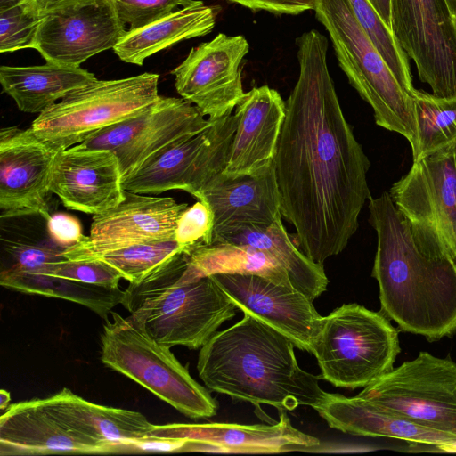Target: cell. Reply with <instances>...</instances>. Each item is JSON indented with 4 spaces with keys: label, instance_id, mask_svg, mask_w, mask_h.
<instances>
[{
    "label": "cell",
    "instance_id": "obj_46",
    "mask_svg": "<svg viewBox=\"0 0 456 456\" xmlns=\"http://www.w3.org/2000/svg\"><path fill=\"white\" fill-rule=\"evenodd\" d=\"M451 10L452 11V12L454 13V15L456 16V0H446Z\"/></svg>",
    "mask_w": 456,
    "mask_h": 456
},
{
    "label": "cell",
    "instance_id": "obj_6",
    "mask_svg": "<svg viewBox=\"0 0 456 456\" xmlns=\"http://www.w3.org/2000/svg\"><path fill=\"white\" fill-rule=\"evenodd\" d=\"M400 351L389 319L354 303L322 316L310 349L321 378L348 389L364 388L392 370Z\"/></svg>",
    "mask_w": 456,
    "mask_h": 456
},
{
    "label": "cell",
    "instance_id": "obj_28",
    "mask_svg": "<svg viewBox=\"0 0 456 456\" xmlns=\"http://www.w3.org/2000/svg\"><path fill=\"white\" fill-rule=\"evenodd\" d=\"M225 241L254 247L274 258L288 273L292 286L314 301L329 283L323 265L310 259L286 231L282 216L266 227H249L223 237Z\"/></svg>",
    "mask_w": 456,
    "mask_h": 456
},
{
    "label": "cell",
    "instance_id": "obj_44",
    "mask_svg": "<svg viewBox=\"0 0 456 456\" xmlns=\"http://www.w3.org/2000/svg\"><path fill=\"white\" fill-rule=\"evenodd\" d=\"M29 0H0V9H7Z\"/></svg>",
    "mask_w": 456,
    "mask_h": 456
},
{
    "label": "cell",
    "instance_id": "obj_19",
    "mask_svg": "<svg viewBox=\"0 0 456 456\" xmlns=\"http://www.w3.org/2000/svg\"><path fill=\"white\" fill-rule=\"evenodd\" d=\"M273 425L172 423L152 425L147 437L185 440L181 452L279 453L319 445V439L294 428L284 410Z\"/></svg>",
    "mask_w": 456,
    "mask_h": 456
},
{
    "label": "cell",
    "instance_id": "obj_23",
    "mask_svg": "<svg viewBox=\"0 0 456 456\" xmlns=\"http://www.w3.org/2000/svg\"><path fill=\"white\" fill-rule=\"evenodd\" d=\"M112 453L49 414L39 399L10 404L0 417V455Z\"/></svg>",
    "mask_w": 456,
    "mask_h": 456
},
{
    "label": "cell",
    "instance_id": "obj_36",
    "mask_svg": "<svg viewBox=\"0 0 456 456\" xmlns=\"http://www.w3.org/2000/svg\"><path fill=\"white\" fill-rule=\"evenodd\" d=\"M214 236V215L210 207L197 200L179 216L175 240L189 252L194 248L212 243Z\"/></svg>",
    "mask_w": 456,
    "mask_h": 456
},
{
    "label": "cell",
    "instance_id": "obj_43",
    "mask_svg": "<svg viewBox=\"0 0 456 456\" xmlns=\"http://www.w3.org/2000/svg\"><path fill=\"white\" fill-rule=\"evenodd\" d=\"M11 396L8 391L2 389L0 391V408L4 410L9 406Z\"/></svg>",
    "mask_w": 456,
    "mask_h": 456
},
{
    "label": "cell",
    "instance_id": "obj_3",
    "mask_svg": "<svg viewBox=\"0 0 456 456\" xmlns=\"http://www.w3.org/2000/svg\"><path fill=\"white\" fill-rule=\"evenodd\" d=\"M294 347L285 335L244 314L200 348L198 374L208 389L256 406L315 410L327 392L319 386L320 375L299 367Z\"/></svg>",
    "mask_w": 456,
    "mask_h": 456
},
{
    "label": "cell",
    "instance_id": "obj_30",
    "mask_svg": "<svg viewBox=\"0 0 456 456\" xmlns=\"http://www.w3.org/2000/svg\"><path fill=\"white\" fill-rule=\"evenodd\" d=\"M0 285L26 294L61 298L82 305L106 319L125 297L118 286L89 284L67 278L24 271L15 267L0 273Z\"/></svg>",
    "mask_w": 456,
    "mask_h": 456
},
{
    "label": "cell",
    "instance_id": "obj_34",
    "mask_svg": "<svg viewBox=\"0 0 456 456\" xmlns=\"http://www.w3.org/2000/svg\"><path fill=\"white\" fill-rule=\"evenodd\" d=\"M42 16L33 0L0 9V52L34 49Z\"/></svg>",
    "mask_w": 456,
    "mask_h": 456
},
{
    "label": "cell",
    "instance_id": "obj_15",
    "mask_svg": "<svg viewBox=\"0 0 456 456\" xmlns=\"http://www.w3.org/2000/svg\"><path fill=\"white\" fill-rule=\"evenodd\" d=\"M126 31L112 0H83L44 13L34 49L47 62L80 67Z\"/></svg>",
    "mask_w": 456,
    "mask_h": 456
},
{
    "label": "cell",
    "instance_id": "obj_38",
    "mask_svg": "<svg viewBox=\"0 0 456 456\" xmlns=\"http://www.w3.org/2000/svg\"><path fill=\"white\" fill-rule=\"evenodd\" d=\"M5 251L14 261L12 267L24 271H38L49 264L61 261L63 248L52 241L37 243L22 240H6Z\"/></svg>",
    "mask_w": 456,
    "mask_h": 456
},
{
    "label": "cell",
    "instance_id": "obj_35",
    "mask_svg": "<svg viewBox=\"0 0 456 456\" xmlns=\"http://www.w3.org/2000/svg\"><path fill=\"white\" fill-rule=\"evenodd\" d=\"M31 272L110 287L118 286L119 281L123 279V275L116 268L100 260L64 258Z\"/></svg>",
    "mask_w": 456,
    "mask_h": 456
},
{
    "label": "cell",
    "instance_id": "obj_39",
    "mask_svg": "<svg viewBox=\"0 0 456 456\" xmlns=\"http://www.w3.org/2000/svg\"><path fill=\"white\" fill-rule=\"evenodd\" d=\"M46 231L50 240L65 249L81 242L83 233L80 221L67 213H55L46 220Z\"/></svg>",
    "mask_w": 456,
    "mask_h": 456
},
{
    "label": "cell",
    "instance_id": "obj_24",
    "mask_svg": "<svg viewBox=\"0 0 456 456\" xmlns=\"http://www.w3.org/2000/svg\"><path fill=\"white\" fill-rule=\"evenodd\" d=\"M315 410L331 428L353 436L399 439L432 452L439 445L456 443L455 436L418 425L358 395L327 393Z\"/></svg>",
    "mask_w": 456,
    "mask_h": 456
},
{
    "label": "cell",
    "instance_id": "obj_26",
    "mask_svg": "<svg viewBox=\"0 0 456 456\" xmlns=\"http://www.w3.org/2000/svg\"><path fill=\"white\" fill-rule=\"evenodd\" d=\"M80 67L47 62L43 65L0 67L3 91L26 113L40 114L70 93L95 81Z\"/></svg>",
    "mask_w": 456,
    "mask_h": 456
},
{
    "label": "cell",
    "instance_id": "obj_4",
    "mask_svg": "<svg viewBox=\"0 0 456 456\" xmlns=\"http://www.w3.org/2000/svg\"><path fill=\"white\" fill-rule=\"evenodd\" d=\"M185 265L183 253L142 282L129 283L121 305L156 341L195 350L233 318L237 308L212 276L176 283Z\"/></svg>",
    "mask_w": 456,
    "mask_h": 456
},
{
    "label": "cell",
    "instance_id": "obj_40",
    "mask_svg": "<svg viewBox=\"0 0 456 456\" xmlns=\"http://www.w3.org/2000/svg\"><path fill=\"white\" fill-rule=\"evenodd\" d=\"M246 8L264 10L275 14L297 15L308 10H314L315 0H229Z\"/></svg>",
    "mask_w": 456,
    "mask_h": 456
},
{
    "label": "cell",
    "instance_id": "obj_11",
    "mask_svg": "<svg viewBox=\"0 0 456 456\" xmlns=\"http://www.w3.org/2000/svg\"><path fill=\"white\" fill-rule=\"evenodd\" d=\"M236 126L237 118L231 114L211 120L196 134L169 142L123 177L124 190L145 195L181 190L196 198L224 170Z\"/></svg>",
    "mask_w": 456,
    "mask_h": 456
},
{
    "label": "cell",
    "instance_id": "obj_22",
    "mask_svg": "<svg viewBox=\"0 0 456 456\" xmlns=\"http://www.w3.org/2000/svg\"><path fill=\"white\" fill-rule=\"evenodd\" d=\"M237 118L224 174L250 175L273 161L286 117V102L268 86L244 93L234 110Z\"/></svg>",
    "mask_w": 456,
    "mask_h": 456
},
{
    "label": "cell",
    "instance_id": "obj_14",
    "mask_svg": "<svg viewBox=\"0 0 456 456\" xmlns=\"http://www.w3.org/2000/svg\"><path fill=\"white\" fill-rule=\"evenodd\" d=\"M248 49L244 37L224 33L191 48L171 71L177 93L208 119L231 115L244 94L240 66Z\"/></svg>",
    "mask_w": 456,
    "mask_h": 456
},
{
    "label": "cell",
    "instance_id": "obj_32",
    "mask_svg": "<svg viewBox=\"0 0 456 456\" xmlns=\"http://www.w3.org/2000/svg\"><path fill=\"white\" fill-rule=\"evenodd\" d=\"M419 151L415 159L456 144V97L439 98L415 89L412 94Z\"/></svg>",
    "mask_w": 456,
    "mask_h": 456
},
{
    "label": "cell",
    "instance_id": "obj_29",
    "mask_svg": "<svg viewBox=\"0 0 456 456\" xmlns=\"http://www.w3.org/2000/svg\"><path fill=\"white\" fill-rule=\"evenodd\" d=\"M184 257L186 265L175 281L178 284L216 273H248L292 286L288 273L274 258L248 245L213 241L184 253Z\"/></svg>",
    "mask_w": 456,
    "mask_h": 456
},
{
    "label": "cell",
    "instance_id": "obj_5",
    "mask_svg": "<svg viewBox=\"0 0 456 456\" xmlns=\"http://www.w3.org/2000/svg\"><path fill=\"white\" fill-rule=\"evenodd\" d=\"M314 11L349 83L372 108L376 124L406 138L415 159L419 139L412 95L401 86L361 27L349 0H315Z\"/></svg>",
    "mask_w": 456,
    "mask_h": 456
},
{
    "label": "cell",
    "instance_id": "obj_33",
    "mask_svg": "<svg viewBox=\"0 0 456 456\" xmlns=\"http://www.w3.org/2000/svg\"><path fill=\"white\" fill-rule=\"evenodd\" d=\"M355 18L385 60L401 86L411 95L415 90L407 54L397 44L392 30L369 0H349Z\"/></svg>",
    "mask_w": 456,
    "mask_h": 456
},
{
    "label": "cell",
    "instance_id": "obj_8",
    "mask_svg": "<svg viewBox=\"0 0 456 456\" xmlns=\"http://www.w3.org/2000/svg\"><path fill=\"white\" fill-rule=\"evenodd\" d=\"M159 77L145 72L126 78L96 79L38 114L30 128L57 151L75 146L155 102L159 97Z\"/></svg>",
    "mask_w": 456,
    "mask_h": 456
},
{
    "label": "cell",
    "instance_id": "obj_13",
    "mask_svg": "<svg viewBox=\"0 0 456 456\" xmlns=\"http://www.w3.org/2000/svg\"><path fill=\"white\" fill-rule=\"evenodd\" d=\"M210 123L191 102L159 95L141 112L98 131L79 144L114 153L124 177L165 145L196 134Z\"/></svg>",
    "mask_w": 456,
    "mask_h": 456
},
{
    "label": "cell",
    "instance_id": "obj_37",
    "mask_svg": "<svg viewBox=\"0 0 456 456\" xmlns=\"http://www.w3.org/2000/svg\"><path fill=\"white\" fill-rule=\"evenodd\" d=\"M117 13L128 30L149 25L170 13L176 8L193 5L200 0H112Z\"/></svg>",
    "mask_w": 456,
    "mask_h": 456
},
{
    "label": "cell",
    "instance_id": "obj_2",
    "mask_svg": "<svg viewBox=\"0 0 456 456\" xmlns=\"http://www.w3.org/2000/svg\"><path fill=\"white\" fill-rule=\"evenodd\" d=\"M370 223L378 237L372 276L380 312L400 330L429 342L456 331V260L423 253L389 193L369 200Z\"/></svg>",
    "mask_w": 456,
    "mask_h": 456
},
{
    "label": "cell",
    "instance_id": "obj_31",
    "mask_svg": "<svg viewBox=\"0 0 456 456\" xmlns=\"http://www.w3.org/2000/svg\"><path fill=\"white\" fill-rule=\"evenodd\" d=\"M186 252L175 240L140 243L79 256L69 260H100L116 268L123 279L137 284Z\"/></svg>",
    "mask_w": 456,
    "mask_h": 456
},
{
    "label": "cell",
    "instance_id": "obj_20",
    "mask_svg": "<svg viewBox=\"0 0 456 456\" xmlns=\"http://www.w3.org/2000/svg\"><path fill=\"white\" fill-rule=\"evenodd\" d=\"M50 190L67 208L93 216L118 206L126 192L115 154L81 144L58 151Z\"/></svg>",
    "mask_w": 456,
    "mask_h": 456
},
{
    "label": "cell",
    "instance_id": "obj_47",
    "mask_svg": "<svg viewBox=\"0 0 456 456\" xmlns=\"http://www.w3.org/2000/svg\"><path fill=\"white\" fill-rule=\"evenodd\" d=\"M453 159H454V167H455V171H456V144L454 146Z\"/></svg>",
    "mask_w": 456,
    "mask_h": 456
},
{
    "label": "cell",
    "instance_id": "obj_45",
    "mask_svg": "<svg viewBox=\"0 0 456 456\" xmlns=\"http://www.w3.org/2000/svg\"><path fill=\"white\" fill-rule=\"evenodd\" d=\"M438 452H456V443L451 444L439 445Z\"/></svg>",
    "mask_w": 456,
    "mask_h": 456
},
{
    "label": "cell",
    "instance_id": "obj_12",
    "mask_svg": "<svg viewBox=\"0 0 456 456\" xmlns=\"http://www.w3.org/2000/svg\"><path fill=\"white\" fill-rule=\"evenodd\" d=\"M393 35L439 98L456 97V16L446 0H390Z\"/></svg>",
    "mask_w": 456,
    "mask_h": 456
},
{
    "label": "cell",
    "instance_id": "obj_7",
    "mask_svg": "<svg viewBox=\"0 0 456 456\" xmlns=\"http://www.w3.org/2000/svg\"><path fill=\"white\" fill-rule=\"evenodd\" d=\"M101 335V360L191 419L216 414L217 402L200 385L170 347L156 341L134 320L110 313Z\"/></svg>",
    "mask_w": 456,
    "mask_h": 456
},
{
    "label": "cell",
    "instance_id": "obj_18",
    "mask_svg": "<svg viewBox=\"0 0 456 456\" xmlns=\"http://www.w3.org/2000/svg\"><path fill=\"white\" fill-rule=\"evenodd\" d=\"M237 309L289 338L299 350L310 353L322 316L304 293L261 275H210Z\"/></svg>",
    "mask_w": 456,
    "mask_h": 456
},
{
    "label": "cell",
    "instance_id": "obj_42",
    "mask_svg": "<svg viewBox=\"0 0 456 456\" xmlns=\"http://www.w3.org/2000/svg\"><path fill=\"white\" fill-rule=\"evenodd\" d=\"M385 23L391 29L390 0H369Z\"/></svg>",
    "mask_w": 456,
    "mask_h": 456
},
{
    "label": "cell",
    "instance_id": "obj_1",
    "mask_svg": "<svg viewBox=\"0 0 456 456\" xmlns=\"http://www.w3.org/2000/svg\"><path fill=\"white\" fill-rule=\"evenodd\" d=\"M299 74L286 101L273 165L282 218L314 262L341 253L371 198L370 160L342 111L327 65L328 40L312 29L297 39Z\"/></svg>",
    "mask_w": 456,
    "mask_h": 456
},
{
    "label": "cell",
    "instance_id": "obj_21",
    "mask_svg": "<svg viewBox=\"0 0 456 456\" xmlns=\"http://www.w3.org/2000/svg\"><path fill=\"white\" fill-rule=\"evenodd\" d=\"M196 199L213 212V241L245 228L269 226L282 216L273 161L250 175L230 176L222 172Z\"/></svg>",
    "mask_w": 456,
    "mask_h": 456
},
{
    "label": "cell",
    "instance_id": "obj_27",
    "mask_svg": "<svg viewBox=\"0 0 456 456\" xmlns=\"http://www.w3.org/2000/svg\"><path fill=\"white\" fill-rule=\"evenodd\" d=\"M216 15V7L200 1L142 28L127 30L113 51L123 61L142 66L156 53L208 34L215 27Z\"/></svg>",
    "mask_w": 456,
    "mask_h": 456
},
{
    "label": "cell",
    "instance_id": "obj_9",
    "mask_svg": "<svg viewBox=\"0 0 456 456\" xmlns=\"http://www.w3.org/2000/svg\"><path fill=\"white\" fill-rule=\"evenodd\" d=\"M454 146L413 160L388 193L423 253L456 260Z\"/></svg>",
    "mask_w": 456,
    "mask_h": 456
},
{
    "label": "cell",
    "instance_id": "obj_10",
    "mask_svg": "<svg viewBox=\"0 0 456 456\" xmlns=\"http://www.w3.org/2000/svg\"><path fill=\"white\" fill-rule=\"evenodd\" d=\"M357 395L418 425L456 437V362L449 357L420 352Z\"/></svg>",
    "mask_w": 456,
    "mask_h": 456
},
{
    "label": "cell",
    "instance_id": "obj_16",
    "mask_svg": "<svg viewBox=\"0 0 456 456\" xmlns=\"http://www.w3.org/2000/svg\"><path fill=\"white\" fill-rule=\"evenodd\" d=\"M58 151L31 128L0 130V210L2 218L50 216V179Z\"/></svg>",
    "mask_w": 456,
    "mask_h": 456
},
{
    "label": "cell",
    "instance_id": "obj_25",
    "mask_svg": "<svg viewBox=\"0 0 456 456\" xmlns=\"http://www.w3.org/2000/svg\"><path fill=\"white\" fill-rule=\"evenodd\" d=\"M39 402L49 414L71 430L102 444L113 452H130L132 443L147 437L153 425L138 411L99 405L68 388Z\"/></svg>",
    "mask_w": 456,
    "mask_h": 456
},
{
    "label": "cell",
    "instance_id": "obj_17",
    "mask_svg": "<svg viewBox=\"0 0 456 456\" xmlns=\"http://www.w3.org/2000/svg\"><path fill=\"white\" fill-rule=\"evenodd\" d=\"M188 207L170 197L126 191L125 199L118 206L93 216L89 235L65 248L62 256L74 259L140 243L175 240L177 220Z\"/></svg>",
    "mask_w": 456,
    "mask_h": 456
},
{
    "label": "cell",
    "instance_id": "obj_41",
    "mask_svg": "<svg viewBox=\"0 0 456 456\" xmlns=\"http://www.w3.org/2000/svg\"><path fill=\"white\" fill-rule=\"evenodd\" d=\"M83 0H33L40 14Z\"/></svg>",
    "mask_w": 456,
    "mask_h": 456
}]
</instances>
